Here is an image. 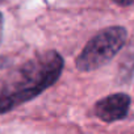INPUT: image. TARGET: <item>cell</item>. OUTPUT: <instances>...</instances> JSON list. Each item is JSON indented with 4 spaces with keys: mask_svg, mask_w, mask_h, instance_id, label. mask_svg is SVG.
<instances>
[{
    "mask_svg": "<svg viewBox=\"0 0 134 134\" xmlns=\"http://www.w3.org/2000/svg\"><path fill=\"white\" fill-rule=\"evenodd\" d=\"M64 60L55 50L37 54L0 83V114L36 99L60 76Z\"/></svg>",
    "mask_w": 134,
    "mask_h": 134,
    "instance_id": "cell-1",
    "label": "cell"
},
{
    "mask_svg": "<svg viewBox=\"0 0 134 134\" xmlns=\"http://www.w3.org/2000/svg\"><path fill=\"white\" fill-rule=\"evenodd\" d=\"M127 30L124 26H109L93 36L75 60L76 69L82 72L95 71L112 60L124 47Z\"/></svg>",
    "mask_w": 134,
    "mask_h": 134,
    "instance_id": "cell-2",
    "label": "cell"
},
{
    "mask_svg": "<svg viewBox=\"0 0 134 134\" xmlns=\"http://www.w3.org/2000/svg\"><path fill=\"white\" fill-rule=\"evenodd\" d=\"M130 96L122 92L112 93L107 97L100 99L93 108L96 117L104 122H116L124 120L127 116L130 108Z\"/></svg>",
    "mask_w": 134,
    "mask_h": 134,
    "instance_id": "cell-3",
    "label": "cell"
},
{
    "mask_svg": "<svg viewBox=\"0 0 134 134\" xmlns=\"http://www.w3.org/2000/svg\"><path fill=\"white\" fill-rule=\"evenodd\" d=\"M134 78V42L129 43L120 57L117 66V83L127 84Z\"/></svg>",
    "mask_w": 134,
    "mask_h": 134,
    "instance_id": "cell-4",
    "label": "cell"
},
{
    "mask_svg": "<svg viewBox=\"0 0 134 134\" xmlns=\"http://www.w3.org/2000/svg\"><path fill=\"white\" fill-rule=\"evenodd\" d=\"M3 25H4V20H3V15L0 13V41H2V36H3Z\"/></svg>",
    "mask_w": 134,
    "mask_h": 134,
    "instance_id": "cell-5",
    "label": "cell"
},
{
    "mask_svg": "<svg viewBox=\"0 0 134 134\" xmlns=\"http://www.w3.org/2000/svg\"><path fill=\"white\" fill-rule=\"evenodd\" d=\"M116 4H118L121 7H126V5H131L133 2H116Z\"/></svg>",
    "mask_w": 134,
    "mask_h": 134,
    "instance_id": "cell-6",
    "label": "cell"
}]
</instances>
